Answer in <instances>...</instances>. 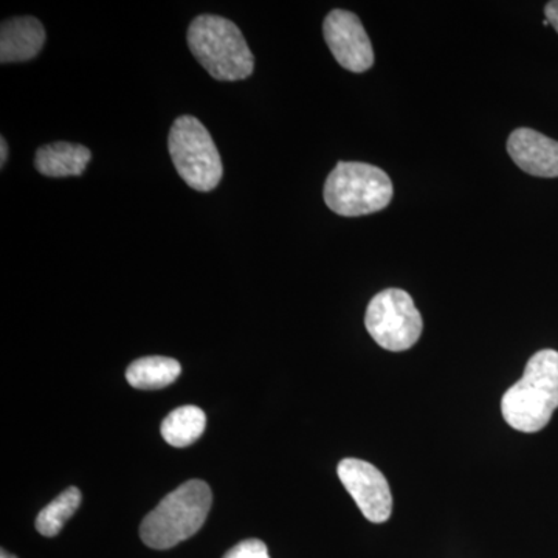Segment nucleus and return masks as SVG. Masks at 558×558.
<instances>
[{
    "label": "nucleus",
    "mask_w": 558,
    "mask_h": 558,
    "mask_svg": "<svg viewBox=\"0 0 558 558\" xmlns=\"http://www.w3.org/2000/svg\"><path fill=\"white\" fill-rule=\"evenodd\" d=\"M558 409V352L543 349L529 359L523 377L505 392L501 413L510 427L537 433Z\"/></svg>",
    "instance_id": "obj_1"
},
{
    "label": "nucleus",
    "mask_w": 558,
    "mask_h": 558,
    "mask_svg": "<svg viewBox=\"0 0 558 558\" xmlns=\"http://www.w3.org/2000/svg\"><path fill=\"white\" fill-rule=\"evenodd\" d=\"M213 494L201 480L186 481L161 499L140 526V538L153 549H171L199 532L211 509Z\"/></svg>",
    "instance_id": "obj_2"
},
{
    "label": "nucleus",
    "mask_w": 558,
    "mask_h": 558,
    "mask_svg": "<svg viewBox=\"0 0 558 558\" xmlns=\"http://www.w3.org/2000/svg\"><path fill=\"white\" fill-rule=\"evenodd\" d=\"M191 53L205 70L219 81L248 78L255 69V57L236 24L226 17L204 14L189 28Z\"/></svg>",
    "instance_id": "obj_3"
},
{
    "label": "nucleus",
    "mask_w": 558,
    "mask_h": 558,
    "mask_svg": "<svg viewBox=\"0 0 558 558\" xmlns=\"http://www.w3.org/2000/svg\"><path fill=\"white\" fill-rule=\"evenodd\" d=\"M391 179L380 168L360 161H340L325 183V202L344 218L371 215L392 201Z\"/></svg>",
    "instance_id": "obj_4"
},
{
    "label": "nucleus",
    "mask_w": 558,
    "mask_h": 558,
    "mask_svg": "<svg viewBox=\"0 0 558 558\" xmlns=\"http://www.w3.org/2000/svg\"><path fill=\"white\" fill-rule=\"evenodd\" d=\"M172 163L191 189L208 193L219 185L223 168L207 128L196 117H179L168 138Z\"/></svg>",
    "instance_id": "obj_5"
},
{
    "label": "nucleus",
    "mask_w": 558,
    "mask_h": 558,
    "mask_svg": "<svg viewBox=\"0 0 558 558\" xmlns=\"http://www.w3.org/2000/svg\"><path fill=\"white\" fill-rule=\"evenodd\" d=\"M365 326L380 348L402 352L421 339L424 322L410 293L387 289L369 301Z\"/></svg>",
    "instance_id": "obj_6"
},
{
    "label": "nucleus",
    "mask_w": 558,
    "mask_h": 558,
    "mask_svg": "<svg viewBox=\"0 0 558 558\" xmlns=\"http://www.w3.org/2000/svg\"><path fill=\"white\" fill-rule=\"evenodd\" d=\"M337 473L366 520L385 523L391 517V488L379 469L362 459L347 458L340 462Z\"/></svg>",
    "instance_id": "obj_7"
},
{
    "label": "nucleus",
    "mask_w": 558,
    "mask_h": 558,
    "mask_svg": "<svg viewBox=\"0 0 558 558\" xmlns=\"http://www.w3.org/2000/svg\"><path fill=\"white\" fill-rule=\"evenodd\" d=\"M323 33L341 68L354 73L373 68V44L357 14L347 10L330 11L323 24Z\"/></svg>",
    "instance_id": "obj_8"
},
{
    "label": "nucleus",
    "mask_w": 558,
    "mask_h": 558,
    "mask_svg": "<svg viewBox=\"0 0 558 558\" xmlns=\"http://www.w3.org/2000/svg\"><path fill=\"white\" fill-rule=\"evenodd\" d=\"M508 153L517 167L535 178H558V142L529 128L515 130L508 138Z\"/></svg>",
    "instance_id": "obj_9"
},
{
    "label": "nucleus",
    "mask_w": 558,
    "mask_h": 558,
    "mask_svg": "<svg viewBox=\"0 0 558 558\" xmlns=\"http://www.w3.org/2000/svg\"><path fill=\"white\" fill-rule=\"evenodd\" d=\"M46 43V31L36 17L3 21L0 28V61L24 62L38 57Z\"/></svg>",
    "instance_id": "obj_10"
},
{
    "label": "nucleus",
    "mask_w": 558,
    "mask_h": 558,
    "mask_svg": "<svg viewBox=\"0 0 558 558\" xmlns=\"http://www.w3.org/2000/svg\"><path fill=\"white\" fill-rule=\"evenodd\" d=\"M90 159L86 146L57 142L36 150L35 168L47 178H72L83 174Z\"/></svg>",
    "instance_id": "obj_11"
},
{
    "label": "nucleus",
    "mask_w": 558,
    "mask_h": 558,
    "mask_svg": "<svg viewBox=\"0 0 558 558\" xmlns=\"http://www.w3.org/2000/svg\"><path fill=\"white\" fill-rule=\"evenodd\" d=\"M182 374L178 360L170 357H143L131 363L126 371V380L131 387L150 391L174 384Z\"/></svg>",
    "instance_id": "obj_12"
},
{
    "label": "nucleus",
    "mask_w": 558,
    "mask_h": 558,
    "mask_svg": "<svg viewBox=\"0 0 558 558\" xmlns=\"http://www.w3.org/2000/svg\"><path fill=\"white\" fill-rule=\"evenodd\" d=\"M207 416L199 407L186 405L172 411L161 424V436L172 447H189L204 435Z\"/></svg>",
    "instance_id": "obj_13"
},
{
    "label": "nucleus",
    "mask_w": 558,
    "mask_h": 558,
    "mask_svg": "<svg viewBox=\"0 0 558 558\" xmlns=\"http://www.w3.org/2000/svg\"><path fill=\"white\" fill-rule=\"evenodd\" d=\"M80 488L69 487L62 492L60 497L53 499L47 508L40 510L36 519V529L44 537H57L64 524L72 519L73 513L78 510L81 505Z\"/></svg>",
    "instance_id": "obj_14"
},
{
    "label": "nucleus",
    "mask_w": 558,
    "mask_h": 558,
    "mask_svg": "<svg viewBox=\"0 0 558 558\" xmlns=\"http://www.w3.org/2000/svg\"><path fill=\"white\" fill-rule=\"evenodd\" d=\"M223 558H270L269 549L264 542L256 538L244 539L231 548Z\"/></svg>",
    "instance_id": "obj_15"
},
{
    "label": "nucleus",
    "mask_w": 558,
    "mask_h": 558,
    "mask_svg": "<svg viewBox=\"0 0 558 558\" xmlns=\"http://www.w3.org/2000/svg\"><path fill=\"white\" fill-rule=\"evenodd\" d=\"M545 16L553 25L554 31L558 33V0H553L545 7Z\"/></svg>",
    "instance_id": "obj_16"
},
{
    "label": "nucleus",
    "mask_w": 558,
    "mask_h": 558,
    "mask_svg": "<svg viewBox=\"0 0 558 558\" xmlns=\"http://www.w3.org/2000/svg\"><path fill=\"white\" fill-rule=\"evenodd\" d=\"M9 157V146H7L5 138H0V167H3Z\"/></svg>",
    "instance_id": "obj_17"
},
{
    "label": "nucleus",
    "mask_w": 558,
    "mask_h": 558,
    "mask_svg": "<svg viewBox=\"0 0 558 558\" xmlns=\"http://www.w3.org/2000/svg\"><path fill=\"white\" fill-rule=\"evenodd\" d=\"M0 558H16V557L11 556V554L7 553L5 549H2V553H0Z\"/></svg>",
    "instance_id": "obj_18"
}]
</instances>
